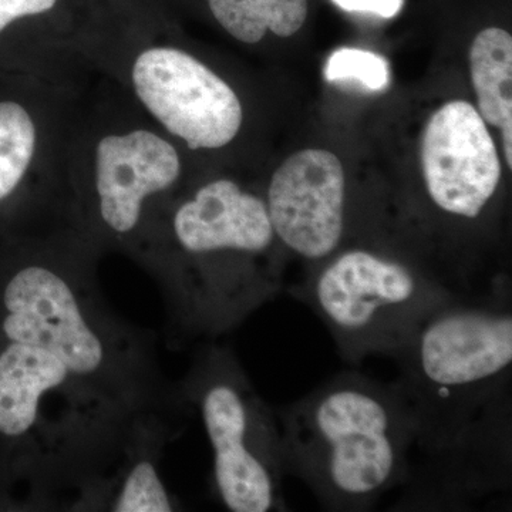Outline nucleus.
Segmentation results:
<instances>
[{
  "label": "nucleus",
  "mask_w": 512,
  "mask_h": 512,
  "mask_svg": "<svg viewBox=\"0 0 512 512\" xmlns=\"http://www.w3.org/2000/svg\"><path fill=\"white\" fill-rule=\"evenodd\" d=\"M56 3L57 0H0V33L15 20L49 12Z\"/></svg>",
  "instance_id": "obj_15"
},
{
  "label": "nucleus",
  "mask_w": 512,
  "mask_h": 512,
  "mask_svg": "<svg viewBox=\"0 0 512 512\" xmlns=\"http://www.w3.org/2000/svg\"><path fill=\"white\" fill-rule=\"evenodd\" d=\"M214 18L239 42L255 45L266 32L298 33L308 18V0H208Z\"/></svg>",
  "instance_id": "obj_11"
},
{
  "label": "nucleus",
  "mask_w": 512,
  "mask_h": 512,
  "mask_svg": "<svg viewBox=\"0 0 512 512\" xmlns=\"http://www.w3.org/2000/svg\"><path fill=\"white\" fill-rule=\"evenodd\" d=\"M285 473L330 511L370 510L406 484L414 430L393 383L343 372L276 412Z\"/></svg>",
  "instance_id": "obj_2"
},
{
  "label": "nucleus",
  "mask_w": 512,
  "mask_h": 512,
  "mask_svg": "<svg viewBox=\"0 0 512 512\" xmlns=\"http://www.w3.org/2000/svg\"><path fill=\"white\" fill-rule=\"evenodd\" d=\"M138 100L191 150H217L238 136L241 100L225 80L177 47L144 50L131 67Z\"/></svg>",
  "instance_id": "obj_6"
},
{
  "label": "nucleus",
  "mask_w": 512,
  "mask_h": 512,
  "mask_svg": "<svg viewBox=\"0 0 512 512\" xmlns=\"http://www.w3.org/2000/svg\"><path fill=\"white\" fill-rule=\"evenodd\" d=\"M111 511L170 512L175 510L171 495L165 490L153 458L138 456L128 461L126 471L114 484Z\"/></svg>",
  "instance_id": "obj_13"
},
{
  "label": "nucleus",
  "mask_w": 512,
  "mask_h": 512,
  "mask_svg": "<svg viewBox=\"0 0 512 512\" xmlns=\"http://www.w3.org/2000/svg\"><path fill=\"white\" fill-rule=\"evenodd\" d=\"M346 12L373 13L384 19H392L402 12L404 0H333Z\"/></svg>",
  "instance_id": "obj_16"
},
{
  "label": "nucleus",
  "mask_w": 512,
  "mask_h": 512,
  "mask_svg": "<svg viewBox=\"0 0 512 512\" xmlns=\"http://www.w3.org/2000/svg\"><path fill=\"white\" fill-rule=\"evenodd\" d=\"M171 232L183 261L170 274L214 298L245 288L274 259L279 242L264 198L228 178L202 185L181 202Z\"/></svg>",
  "instance_id": "obj_5"
},
{
  "label": "nucleus",
  "mask_w": 512,
  "mask_h": 512,
  "mask_svg": "<svg viewBox=\"0 0 512 512\" xmlns=\"http://www.w3.org/2000/svg\"><path fill=\"white\" fill-rule=\"evenodd\" d=\"M214 451V484L232 512L284 511L285 476L276 412L255 392L232 353L212 348L190 380Z\"/></svg>",
  "instance_id": "obj_4"
},
{
  "label": "nucleus",
  "mask_w": 512,
  "mask_h": 512,
  "mask_svg": "<svg viewBox=\"0 0 512 512\" xmlns=\"http://www.w3.org/2000/svg\"><path fill=\"white\" fill-rule=\"evenodd\" d=\"M279 242L313 265L338 252L348 232L345 168L328 150L298 151L279 165L266 192Z\"/></svg>",
  "instance_id": "obj_8"
},
{
  "label": "nucleus",
  "mask_w": 512,
  "mask_h": 512,
  "mask_svg": "<svg viewBox=\"0 0 512 512\" xmlns=\"http://www.w3.org/2000/svg\"><path fill=\"white\" fill-rule=\"evenodd\" d=\"M394 359L414 447L444 456L511 420L510 292L464 298L430 316Z\"/></svg>",
  "instance_id": "obj_1"
},
{
  "label": "nucleus",
  "mask_w": 512,
  "mask_h": 512,
  "mask_svg": "<svg viewBox=\"0 0 512 512\" xmlns=\"http://www.w3.org/2000/svg\"><path fill=\"white\" fill-rule=\"evenodd\" d=\"M36 124L16 101L0 103V202L22 183L36 153Z\"/></svg>",
  "instance_id": "obj_12"
},
{
  "label": "nucleus",
  "mask_w": 512,
  "mask_h": 512,
  "mask_svg": "<svg viewBox=\"0 0 512 512\" xmlns=\"http://www.w3.org/2000/svg\"><path fill=\"white\" fill-rule=\"evenodd\" d=\"M181 175V160L170 141L154 131H128L101 138L94 160V192L101 224L127 237L143 220L153 195L170 190Z\"/></svg>",
  "instance_id": "obj_9"
},
{
  "label": "nucleus",
  "mask_w": 512,
  "mask_h": 512,
  "mask_svg": "<svg viewBox=\"0 0 512 512\" xmlns=\"http://www.w3.org/2000/svg\"><path fill=\"white\" fill-rule=\"evenodd\" d=\"M421 170L437 211L460 221L483 217L503 168L493 136L473 104L450 101L430 117L421 141Z\"/></svg>",
  "instance_id": "obj_7"
},
{
  "label": "nucleus",
  "mask_w": 512,
  "mask_h": 512,
  "mask_svg": "<svg viewBox=\"0 0 512 512\" xmlns=\"http://www.w3.org/2000/svg\"><path fill=\"white\" fill-rule=\"evenodd\" d=\"M471 82L478 113L503 131L504 156L512 168V37L507 30L488 28L478 33L470 49Z\"/></svg>",
  "instance_id": "obj_10"
},
{
  "label": "nucleus",
  "mask_w": 512,
  "mask_h": 512,
  "mask_svg": "<svg viewBox=\"0 0 512 512\" xmlns=\"http://www.w3.org/2000/svg\"><path fill=\"white\" fill-rule=\"evenodd\" d=\"M325 77L328 82L356 80L366 89L379 92L390 84L389 63L384 57L369 50L343 47L329 57Z\"/></svg>",
  "instance_id": "obj_14"
},
{
  "label": "nucleus",
  "mask_w": 512,
  "mask_h": 512,
  "mask_svg": "<svg viewBox=\"0 0 512 512\" xmlns=\"http://www.w3.org/2000/svg\"><path fill=\"white\" fill-rule=\"evenodd\" d=\"M289 293L328 328L340 356L396 357L433 313L467 298L439 275L375 249H339Z\"/></svg>",
  "instance_id": "obj_3"
}]
</instances>
